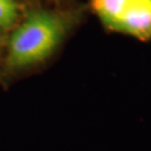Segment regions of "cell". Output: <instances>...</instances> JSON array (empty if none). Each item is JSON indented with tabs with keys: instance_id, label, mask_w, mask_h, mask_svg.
I'll use <instances>...</instances> for the list:
<instances>
[{
	"instance_id": "6da1fadb",
	"label": "cell",
	"mask_w": 151,
	"mask_h": 151,
	"mask_svg": "<svg viewBox=\"0 0 151 151\" xmlns=\"http://www.w3.org/2000/svg\"><path fill=\"white\" fill-rule=\"evenodd\" d=\"M76 20L73 12L32 11L9 39L6 67L22 70L48 58Z\"/></svg>"
},
{
	"instance_id": "7a4b0ae2",
	"label": "cell",
	"mask_w": 151,
	"mask_h": 151,
	"mask_svg": "<svg viewBox=\"0 0 151 151\" xmlns=\"http://www.w3.org/2000/svg\"><path fill=\"white\" fill-rule=\"evenodd\" d=\"M113 30L142 40L151 38V0L131 1Z\"/></svg>"
},
{
	"instance_id": "3957f363",
	"label": "cell",
	"mask_w": 151,
	"mask_h": 151,
	"mask_svg": "<svg viewBox=\"0 0 151 151\" xmlns=\"http://www.w3.org/2000/svg\"><path fill=\"white\" fill-rule=\"evenodd\" d=\"M132 0H92L94 11L110 29H113Z\"/></svg>"
},
{
	"instance_id": "277c9868",
	"label": "cell",
	"mask_w": 151,
	"mask_h": 151,
	"mask_svg": "<svg viewBox=\"0 0 151 151\" xmlns=\"http://www.w3.org/2000/svg\"><path fill=\"white\" fill-rule=\"evenodd\" d=\"M18 16V6L15 0H0V27L12 26Z\"/></svg>"
},
{
	"instance_id": "5b68a950",
	"label": "cell",
	"mask_w": 151,
	"mask_h": 151,
	"mask_svg": "<svg viewBox=\"0 0 151 151\" xmlns=\"http://www.w3.org/2000/svg\"><path fill=\"white\" fill-rule=\"evenodd\" d=\"M132 1H141V0H132Z\"/></svg>"
}]
</instances>
